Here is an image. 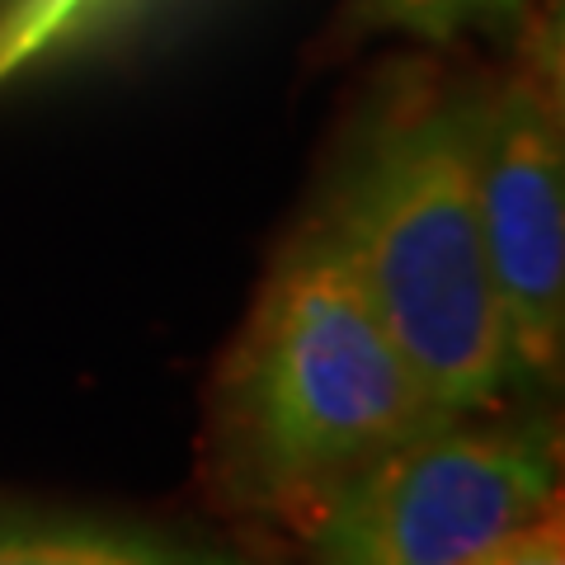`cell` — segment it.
Listing matches in <instances>:
<instances>
[{"label": "cell", "instance_id": "obj_1", "mask_svg": "<svg viewBox=\"0 0 565 565\" xmlns=\"http://www.w3.org/2000/svg\"><path fill=\"white\" fill-rule=\"evenodd\" d=\"M444 419L359 282L297 222L212 373L203 494L245 533L302 546L344 486Z\"/></svg>", "mask_w": 565, "mask_h": 565}, {"label": "cell", "instance_id": "obj_2", "mask_svg": "<svg viewBox=\"0 0 565 565\" xmlns=\"http://www.w3.org/2000/svg\"><path fill=\"white\" fill-rule=\"evenodd\" d=\"M471 81L429 57L386 66L334 141L307 226L359 282L448 415L519 396L471 174Z\"/></svg>", "mask_w": 565, "mask_h": 565}, {"label": "cell", "instance_id": "obj_3", "mask_svg": "<svg viewBox=\"0 0 565 565\" xmlns=\"http://www.w3.org/2000/svg\"><path fill=\"white\" fill-rule=\"evenodd\" d=\"M556 500V419L500 405L405 438L340 490L302 552L307 565H471Z\"/></svg>", "mask_w": 565, "mask_h": 565}, {"label": "cell", "instance_id": "obj_4", "mask_svg": "<svg viewBox=\"0 0 565 565\" xmlns=\"http://www.w3.org/2000/svg\"><path fill=\"white\" fill-rule=\"evenodd\" d=\"M504 71L471 81V174L519 392L552 396L565 363V90L561 14L527 10Z\"/></svg>", "mask_w": 565, "mask_h": 565}, {"label": "cell", "instance_id": "obj_5", "mask_svg": "<svg viewBox=\"0 0 565 565\" xmlns=\"http://www.w3.org/2000/svg\"><path fill=\"white\" fill-rule=\"evenodd\" d=\"M156 542L99 519H0V565H141Z\"/></svg>", "mask_w": 565, "mask_h": 565}, {"label": "cell", "instance_id": "obj_6", "mask_svg": "<svg viewBox=\"0 0 565 565\" xmlns=\"http://www.w3.org/2000/svg\"><path fill=\"white\" fill-rule=\"evenodd\" d=\"M533 10V0H353L349 20L359 33L452 47L462 39H509Z\"/></svg>", "mask_w": 565, "mask_h": 565}, {"label": "cell", "instance_id": "obj_7", "mask_svg": "<svg viewBox=\"0 0 565 565\" xmlns=\"http://www.w3.org/2000/svg\"><path fill=\"white\" fill-rule=\"evenodd\" d=\"M471 565H565V523H561V500L546 504L537 519L519 523L494 546H486Z\"/></svg>", "mask_w": 565, "mask_h": 565}, {"label": "cell", "instance_id": "obj_8", "mask_svg": "<svg viewBox=\"0 0 565 565\" xmlns=\"http://www.w3.org/2000/svg\"><path fill=\"white\" fill-rule=\"evenodd\" d=\"M141 565H264L255 556H236V552H212V546H174V542H156V552Z\"/></svg>", "mask_w": 565, "mask_h": 565}]
</instances>
